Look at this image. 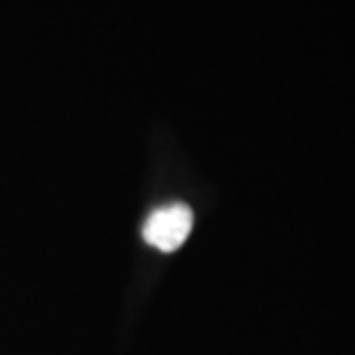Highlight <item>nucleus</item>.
Here are the masks:
<instances>
[{"mask_svg": "<svg viewBox=\"0 0 355 355\" xmlns=\"http://www.w3.org/2000/svg\"><path fill=\"white\" fill-rule=\"evenodd\" d=\"M193 227V214L190 205L176 202L156 207L150 216L146 217L142 225V237L150 247L172 253L180 249L186 239L190 237Z\"/></svg>", "mask_w": 355, "mask_h": 355, "instance_id": "1", "label": "nucleus"}]
</instances>
